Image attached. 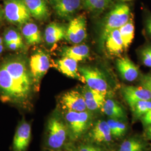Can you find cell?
Instances as JSON below:
<instances>
[{"instance_id": "2e32d148", "label": "cell", "mask_w": 151, "mask_h": 151, "mask_svg": "<svg viewBox=\"0 0 151 151\" xmlns=\"http://www.w3.org/2000/svg\"><path fill=\"white\" fill-rule=\"evenodd\" d=\"M31 16L39 21L47 20L50 16L48 5L45 0H23Z\"/></svg>"}, {"instance_id": "8992f818", "label": "cell", "mask_w": 151, "mask_h": 151, "mask_svg": "<svg viewBox=\"0 0 151 151\" xmlns=\"http://www.w3.org/2000/svg\"><path fill=\"white\" fill-rule=\"evenodd\" d=\"M4 12L8 22L19 26L30 21L32 17L23 0H4Z\"/></svg>"}, {"instance_id": "9c48e42d", "label": "cell", "mask_w": 151, "mask_h": 151, "mask_svg": "<svg viewBox=\"0 0 151 151\" xmlns=\"http://www.w3.org/2000/svg\"><path fill=\"white\" fill-rule=\"evenodd\" d=\"M60 104L63 111L81 112L87 110L85 100L82 93L75 90L64 93L60 97Z\"/></svg>"}, {"instance_id": "9a60e30c", "label": "cell", "mask_w": 151, "mask_h": 151, "mask_svg": "<svg viewBox=\"0 0 151 151\" xmlns=\"http://www.w3.org/2000/svg\"><path fill=\"white\" fill-rule=\"evenodd\" d=\"M56 66L57 69L65 76L85 83L78 70V62L75 60L63 57L56 61Z\"/></svg>"}, {"instance_id": "7c38bea8", "label": "cell", "mask_w": 151, "mask_h": 151, "mask_svg": "<svg viewBox=\"0 0 151 151\" xmlns=\"http://www.w3.org/2000/svg\"><path fill=\"white\" fill-rule=\"evenodd\" d=\"M88 139L92 143L108 145L112 141V135L107 122L99 120L88 132Z\"/></svg>"}, {"instance_id": "e0dca14e", "label": "cell", "mask_w": 151, "mask_h": 151, "mask_svg": "<svg viewBox=\"0 0 151 151\" xmlns=\"http://www.w3.org/2000/svg\"><path fill=\"white\" fill-rule=\"evenodd\" d=\"M67 27L65 25L53 22L45 28L44 38L47 43L52 45L65 38Z\"/></svg>"}, {"instance_id": "74e56055", "label": "cell", "mask_w": 151, "mask_h": 151, "mask_svg": "<svg viewBox=\"0 0 151 151\" xmlns=\"http://www.w3.org/2000/svg\"><path fill=\"white\" fill-rule=\"evenodd\" d=\"M45 1H46L47 2H50L52 0H45Z\"/></svg>"}, {"instance_id": "4dcf8cb0", "label": "cell", "mask_w": 151, "mask_h": 151, "mask_svg": "<svg viewBox=\"0 0 151 151\" xmlns=\"http://www.w3.org/2000/svg\"><path fill=\"white\" fill-rule=\"evenodd\" d=\"M142 86L146 88L151 92V73L143 76L141 78Z\"/></svg>"}, {"instance_id": "8d00e7d4", "label": "cell", "mask_w": 151, "mask_h": 151, "mask_svg": "<svg viewBox=\"0 0 151 151\" xmlns=\"http://www.w3.org/2000/svg\"><path fill=\"white\" fill-rule=\"evenodd\" d=\"M4 50V41L2 38L0 37V54L2 53Z\"/></svg>"}, {"instance_id": "7402d4cb", "label": "cell", "mask_w": 151, "mask_h": 151, "mask_svg": "<svg viewBox=\"0 0 151 151\" xmlns=\"http://www.w3.org/2000/svg\"><path fill=\"white\" fill-rule=\"evenodd\" d=\"M4 40L6 47L9 50L16 51L24 48L22 37L15 29H7L4 33Z\"/></svg>"}, {"instance_id": "836d02e7", "label": "cell", "mask_w": 151, "mask_h": 151, "mask_svg": "<svg viewBox=\"0 0 151 151\" xmlns=\"http://www.w3.org/2000/svg\"><path fill=\"white\" fill-rule=\"evenodd\" d=\"M141 121L146 127L151 125V109L141 117Z\"/></svg>"}, {"instance_id": "ab89813d", "label": "cell", "mask_w": 151, "mask_h": 151, "mask_svg": "<svg viewBox=\"0 0 151 151\" xmlns=\"http://www.w3.org/2000/svg\"><path fill=\"white\" fill-rule=\"evenodd\" d=\"M123 1H130V0H123Z\"/></svg>"}, {"instance_id": "e575fe53", "label": "cell", "mask_w": 151, "mask_h": 151, "mask_svg": "<svg viewBox=\"0 0 151 151\" xmlns=\"http://www.w3.org/2000/svg\"><path fill=\"white\" fill-rule=\"evenodd\" d=\"M145 135L146 139L151 140V125L147 127L146 130H145Z\"/></svg>"}, {"instance_id": "f546056e", "label": "cell", "mask_w": 151, "mask_h": 151, "mask_svg": "<svg viewBox=\"0 0 151 151\" xmlns=\"http://www.w3.org/2000/svg\"><path fill=\"white\" fill-rule=\"evenodd\" d=\"M106 99H96L92 100H85L87 109L89 111H96L102 110L104 104Z\"/></svg>"}, {"instance_id": "f1b7e54d", "label": "cell", "mask_w": 151, "mask_h": 151, "mask_svg": "<svg viewBox=\"0 0 151 151\" xmlns=\"http://www.w3.org/2000/svg\"><path fill=\"white\" fill-rule=\"evenodd\" d=\"M139 57L143 65L151 68V44H148L140 49Z\"/></svg>"}, {"instance_id": "44dd1931", "label": "cell", "mask_w": 151, "mask_h": 151, "mask_svg": "<svg viewBox=\"0 0 151 151\" xmlns=\"http://www.w3.org/2000/svg\"><path fill=\"white\" fill-rule=\"evenodd\" d=\"M101 110L110 119L122 120L127 118L124 108L119 103L111 99H106Z\"/></svg>"}, {"instance_id": "603a6c76", "label": "cell", "mask_w": 151, "mask_h": 151, "mask_svg": "<svg viewBox=\"0 0 151 151\" xmlns=\"http://www.w3.org/2000/svg\"><path fill=\"white\" fill-rule=\"evenodd\" d=\"M113 0H83V8L94 15H99L112 5Z\"/></svg>"}, {"instance_id": "cb8c5ba5", "label": "cell", "mask_w": 151, "mask_h": 151, "mask_svg": "<svg viewBox=\"0 0 151 151\" xmlns=\"http://www.w3.org/2000/svg\"><path fill=\"white\" fill-rule=\"evenodd\" d=\"M145 141L137 137H132L125 139L119 147L118 151H146Z\"/></svg>"}, {"instance_id": "7a4b0ae2", "label": "cell", "mask_w": 151, "mask_h": 151, "mask_svg": "<svg viewBox=\"0 0 151 151\" xmlns=\"http://www.w3.org/2000/svg\"><path fill=\"white\" fill-rule=\"evenodd\" d=\"M70 140V132L63 114L56 110L50 116L47 123L45 147L49 151H60Z\"/></svg>"}, {"instance_id": "5b68a950", "label": "cell", "mask_w": 151, "mask_h": 151, "mask_svg": "<svg viewBox=\"0 0 151 151\" xmlns=\"http://www.w3.org/2000/svg\"><path fill=\"white\" fill-rule=\"evenodd\" d=\"M29 65L35 91H38L40 81L51 66L50 56L43 50H38L31 55Z\"/></svg>"}, {"instance_id": "8fae6325", "label": "cell", "mask_w": 151, "mask_h": 151, "mask_svg": "<svg viewBox=\"0 0 151 151\" xmlns=\"http://www.w3.org/2000/svg\"><path fill=\"white\" fill-rule=\"evenodd\" d=\"M32 139V125L25 119L19 122L14 135L13 151H27Z\"/></svg>"}, {"instance_id": "83f0119b", "label": "cell", "mask_w": 151, "mask_h": 151, "mask_svg": "<svg viewBox=\"0 0 151 151\" xmlns=\"http://www.w3.org/2000/svg\"><path fill=\"white\" fill-rule=\"evenodd\" d=\"M82 94L85 100H92L96 99H106V93L93 90L86 85L83 87Z\"/></svg>"}, {"instance_id": "d6986e66", "label": "cell", "mask_w": 151, "mask_h": 151, "mask_svg": "<svg viewBox=\"0 0 151 151\" xmlns=\"http://www.w3.org/2000/svg\"><path fill=\"white\" fill-rule=\"evenodd\" d=\"M20 27L22 35L28 45H33L41 43L42 34L36 24L29 21L22 25Z\"/></svg>"}, {"instance_id": "277c9868", "label": "cell", "mask_w": 151, "mask_h": 151, "mask_svg": "<svg viewBox=\"0 0 151 151\" xmlns=\"http://www.w3.org/2000/svg\"><path fill=\"white\" fill-rule=\"evenodd\" d=\"M62 114L69 130L71 140L80 139L88 131L91 125L92 114L89 110L81 112L65 111Z\"/></svg>"}, {"instance_id": "1f68e13d", "label": "cell", "mask_w": 151, "mask_h": 151, "mask_svg": "<svg viewBox=\"0 0 151 151\" xmlns=\"http://www.w3.org/2000/svg\"><path fill=\"white\" fill-rule=\"evenodd\" d=\"M145 30L147 35L151 38V14L148 12L146 15L145 20Z\"/></svg>"}, {"instance_id": "d6a6232c", "label": "cell", "mask_w": 151, "mask_h": 151, "mask_svg": "<svg viewBox=\"0 0 151 151\" xmlns=\"http://www.w3.org/2000/svg\"><path fill=\"white\" fill-rule=\"evenodd\" d=\"M102 148L92 145H87L81 146L78 148L77 151H99Z\"/></svg>"}, {"instance_id": "5bb4252c", "label": "cell", "mask_w": 151, "mask_h": 151, "mask_svg": "<svg viewBox=\"0 0 151 151\" xmlns=\"http://www.w3.org/2000/svg\"><path fill=\"white\" fill-rule=\"evenodd\" d=\"M116 65L120 75L125 81H135L140 75L139 67L128 57H121L117 59Z\"/></svg>"}, {"instance_id": "3957f363", "label": "cell", "mask_w": 151, "mask_h": 151, "mask_svg": "<svg viewBox=\"0 0 151 151\" xmlns=\"http://www.w3.org/2000/svg\"><path fill=\"white\" fill-rule=\"evenodd\" d=\"M131 11L127 4L120 3L114 6L104 19L100 37V45L104 46L110 32L123 26L129 21Z\"/></svg>"}, {"instance_id": "60d3db41", "label": "cell", "mask_w": 151, "mask_h": 151, "mask_svg": "<svg viewBox=\"0 0 151 151\" xmlns=\"http://www.w3.org/2000/svg\"></svg>"}, {"instance_id": "f35d334b", "label": "cell", "mask_w": 151, "mask_h": 151, "mask_svg": "<svg viewBox=\"0 0 151 151\" xmlns=\"http://www.w3.org/2000/svg\"><path fill=\"white\" fill-rule=\"evenodd\" d=\"M104 151V150H103V148H102V149H101V150H100V151Z\"/></svg>"}, {"instance_id": "d4e9b609", "label": "cell", "mask_w": 151, "mask_h": 151, "mask_svg": "<svg viewBox=\"0 0 151 151\" xmlns=\"http://www.w3.org/2000/svg\"><path fill=\"white\" fill-rule=\"evenodd\" d=\"M119 30L125 50L129 47L134 37L135 28L133 19L130 18L128 22L119 28Z\"/></svg>"}, {"instance_id": "52a82bcc", "label": "cell", "mask_w": 151, "mask_h": 151, "mask_svg": "<svg viewBox=\"0 0 151 151\" xmlns=\"http://www.w3.org/2000/svg\"><path fill=\"white\" fill-rule=\"evenodd\" d=\"M78 70L87 86L93 90L107 93L109 86L105 76L101 70L91 66L78 67Z\"/></svg>"}, {"instance_id": "d590c367", "label": "cell", "mask_w": 151, "mask_h": 151, "mask_svg": "<svg viewBox=\"0 0 151 151\" xmlns=\"http://www.w3.org/2000/svg\"><path fill=\"white\" fill-rule=\"evenodd\" d=\"M4 17L5 16H4V9H2V8L1 7V6L0 5V22L3 20Z\"/></svg>"}, {"instance_id": "4316f807", "label": "cell", "mask_w": 151, "mask_h": 151, "mask_svg": "<svg viewBox=\"0 0 151 151\" xmlns=\"http://www.w3.org/2000/svg\"><path fill=\"white\" fill-rule=\"evenodd\" d=\"M151 109V100H142L135 103L131 109L134 119L141 118Z\"/></svg>"}, {"instance_id": "30bf717a", "label": "cell", "mask_w": 151, "mask_h": 151, "mask_svg": "<svg viewBox=\"0 0 151 151\" xmlns=\"http://www.w3.org/2000/svg\"><path fill=\"white\" fill-rule=\"evenodd\" d=\"M49 3L59 17L70 19L83 8V0H52Z\"/></svg>"}, {"instance_id": "4fadbf2b", "label": "cell", "mask_w": 151, "mask_h": 151, "mask_svg": "<svg viewBox=\"0 0 151 151\" xmlns=\"http://www.w3.org/2000/svg\"><path fill=\"white\" fill-rule=\"evenodd\" d=\"M122 93L130 109L135 103L142 100H151V92L143 86H127L122 89Z\"/></svg>"}, {"instance_id": "ffe728a7", "label": "cell", "mask_w": 151, "mask_h": 151, "mask_svg": "<svg viewBox=\"0 0 151 151\" xmlns=\"http://www.w3.org/2000/svg\"><path fill=\"white\" fill-rule=\"evenodd\" d=\"M104 45L108 53L111 55H118L122 53L125 49L119 29L110 32L105 41Z\"/></svg>"}, {"instance_id": "ac0fdd59", "label": "cell", "mask_w": 151, "mask_h": 151, "mask_svg": "<svg viewBox=\"0 0 151 151\" xmlns=\"http://www.w3.org/2000/svg\"><path fill=\"white\" fill-rule=\"evenodd\" d=\"M60 55L68 57L77 62L86 60L90 55V49L86 44H76L71 47H63L61 49Z\"/></svg>"}, {"instance_id": "484cf974", "label": "cell", "mask_w": 151, "mask_h": 151, "mask_svg": "<svg viewBox=\"0 0 151 151\" xmlns=\"http://www.w3.org/2000/svg\"><path fill=\"white\" fill-rule=\"evenodd\" d=\"M110 128L112 137L119 139L122 138L126 134L128 128L124 122L120 120L110 119L107 121Z\"/></svg>"}, {"instance_id": "b9f144b4", "label": "cell", "mask_w": 151, "mask_h": 151, "mask_svg": "<svg viewBox=\"0 0 151 151\" xmlns=\"http://www.w3.org/2000/svg\"></svg>"}, {"instance_id": "ba28073f", "label": "cell", "mask_w": 151, "mask_h": 151, "mask_svg": "<svg viewBox=\"0 0 151 151\" xmlns=\"http://www.w3.org/2000/svg\"><path fill=\"white\" fill-rule=\"evenodd\" d=\"M86 25V19L83 15L72 19L67 27L65 39L70 43H81L87 37Z\"/></svg>"}, {"instance_id": "6da1fadb", "label": "cell", "mask_w": 151, "mask_h": 151, "mask_svg": "<svg viewBox=\"0 0 151 151\" xmlns=\"http://www.w3.org/2000/svg\"><path fill=\"white\" fill-rule=\"evenodd\" d=\"M35 92L29 67L22 57H11L0 64V96L9 102L27 108Z\"/></svg>"}]
</instances>
